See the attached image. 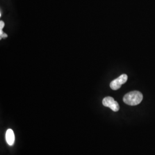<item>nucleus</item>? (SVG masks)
I'll list each match as a JSON object with an SVG mask.
<instances>
[{"instance_id": "3", "label": "nucleus", "mask_w": 155, "mask_h": 155, "mask_svg": "<svg viewBox=\"0 0 155 155\" xmlns=\"http://www.w3.org/2000/svg\"><path fill=\"white\" fill-rule=\"evenodd\" d=\"M102 104L104 106L110 108L113 111H118L120 109V106L118 102L111 97H106L102 101Z\"/></svg>"}, {"instance_id": "4", "label": "nucleus", "mask_w": 155, "mask_h": 155, "mask_svg": "<svg viewBox=\"0 0 155 155\" xmlns=\"http://www.w3.org/2000/svg\"><path fill=\"white\" fill-rule=\"evenodd\" d=\"M15 137L13 130L11 129H9L8 130H7L6 133V140L7 143L9 145L12 146L15 143Z\"/></svg>"}, {"instance_id": "5", "label": "nucleus", "mask_w": 155, "mask_h": 155, "mask_svg": "<svg viewBox=\"0 0 155 155\" xmlns=\"http://www.w3.org/2000/svg\"><path fill=\"white\" fill-rule=\"evenodd\" d=\"M5 25V23L3 21H0V38H1L2 36V35H4V32L2 31V29L4 27Z\"/></svg>"}, {"instance_id": "1", "label": "nucleus", "mask_w": 155, "mask_h": 155, "mask_svg": "<svg viewBox=\"0 0 155 155\" xmlns=\"http://www.w3.org/2000/svg\"><path fill=\"white\" fill-rule=\"evenodd\" d=\"M143 99V95L139 91H133L125 94L123 98V101L128 105L136 106L141 103Z\"/></svg>"}, {"instance_id": "2", "label": "nucleus", "mask_w": 155, "mask_h": 155, "mask_svg": "<svg viewBox=\"0 0 155 155\" xmlns=\"http://www.w3.org/2000/svg\"><path fill=\"white\" fill-rule=\"evenodd\" d=\"M127 80V74H122L116 79L112 81L110 84L111 89L113 90H117L120 89L123 84L126 83Z\"/></svg>"}]
</instances>
